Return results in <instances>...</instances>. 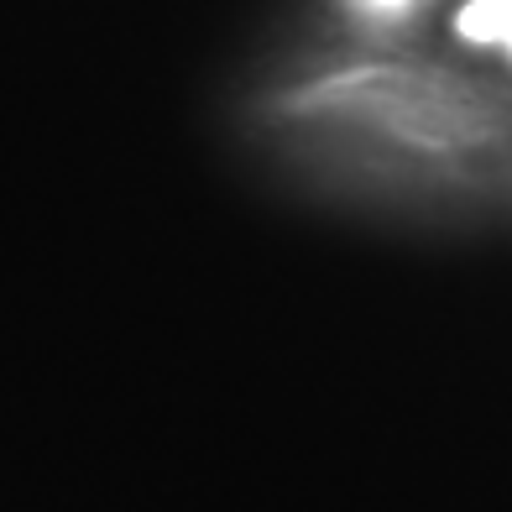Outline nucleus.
<instances>
[{"label": "nucleus", "instance_id": "nucleus-1", "mask_svg": "<svg viewBox=\"0 0 512 512\" xmlns=\"http://www.w3.org/2000/svg\"><path fill=\"white\" fill-rule=\"evenodd\" d=\"M455 27L465 42H512V0H471Z\"/></svg>", "mask_w": 512, "mask_h": 512}, {"label": "nucleus", "instance_id": "nucleus-2", "mask_svg": "<svg viewBox=\"0 0 512 512\" xmlns=\"http://www.w3.org/2000/svg\"><path fill=\"white\" fill-rule=\"evenodd\" d=\"M366 6H371V11H403L408 0H366Z\"/></svg>", "mask_w": 512, "mask_h": 512}, {"label": "nucleus", "instance_id": "nucleus-3", "mask_svg": "<svg viewBox=\"0 0 512 512\" xmlns=\"http://www.w3.org/2000/svg\"><path fill=\"white\" fill-rule=\"evenodd\" d=\"M507 48H512V42H507Z\"/></svg>", "mask_w": 512, "mask_h": 512}]
</instances>
